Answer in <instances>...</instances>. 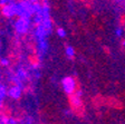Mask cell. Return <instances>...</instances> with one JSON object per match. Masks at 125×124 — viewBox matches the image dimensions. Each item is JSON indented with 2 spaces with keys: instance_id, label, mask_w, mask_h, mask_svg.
Masks as SVG:
<instances>
[{
  "instance_id": "6da1fadb",
  "label": "cell",
  "mask_w": 125,
  "mask_h": 124,
  "mask_svg": "<svg viewBox=\"0 0 125 124\" xmlns=\"http://www.w3.org/2000/svg\"><path fill=\"white\" fill-rule=\"evenodd\" d=\"M30 25V18H19L15 23V28L19 34H26Z\"/></svg>"
},
{
  "instance_id": "7a4b0ae2",
  "label": "cell",
  "mask_w": 125,
  "mask_h": 124,
  "mask_svg": "<svg viewBox=\"0 0 125 124\" xmlns=\"http://www.w3.org/2000/svg\"><path fill=\"white\" fill-rule=\"evenodd\" d=\"M75 87H76V83H75V80H74L73 77L67 76V77H65L62 79V88H64L66 94L73 95L74 90H75Z\"/></svg>"
},
{
  "instance_id": "3957f363",
  "label": "cell",
  "mask_w": 125,
  "mask_h": 124,
  "mask_svg": "<svg viewBox=\"0 0 125 124\" xmlns=\"http://www.w3.org/2000/svg\"><path fill=\"white\" fill-rule=\"evenodd\" d=\"M1 12L5 17L7 18H11L12 16L16 15V11H15V2L13 1H9L6 6H3L2 9H1Z\"/></svg>"
},
{
  "instance_id": "277c9868",
  "label": "cell",
  "mask_w": 125,
  "mask_h": 124,
  "mask_svg": "<svg viewBox=\"0 0 125 124\" xmlns=\"http://www.w3.org/2000/svg\"><path fill=\"white\" fill-rule=\"evenodd\" d=\"M49 33H50V31L47 30L44 26H37L36 30H35V35H36V37L39 39V41H40V40H45V37L49 34Z\"/></svg>"
},
{
  "instance_id": "5b68a950",
  "label": "cell",
  "mask_w": 125,
  "mask_h": 124,
  "mask_svg": "<svg viewBox=\"0 0 125 124\" xmlns=\"http://www.w3.org/2000/svg\"><path fill=\"white\" fill-rule=\"evenodd\" d=\"M9 95L12 98H19L21 95V87H19V86H17V85L12 86V87L9 90Z\"/></svg>"
},
{
  "instance_id": "8992f818",
  "label": "cell",
  "mask_w": 125,
  "mask_h": 124,
  "mask_svg": "<svg viewBox=\"0 0 125 124\" xmlns=\"http://www.w3.org/2000/svg\"><path fill=\"white\" fill-rule=\"evenodd\" d=\"M69 101L70 104L74 106V107H79L82 105V100L79 96H77L76 94H73V95L69 96Z\"/></svg>"
},
{
  "instance_id": "52a82bcc",
  "label": "cell",
  "mask_w": 125,
  "mask_h": 124,
  "mask_svg": "<svg viewBox=\"0 0 125 124\" xmlns=\"http://www.w3.org/2000/svg\"><path fill=\"white\" fill-rule=\"evenodd\" d=\"M38 48L42 53L47 52V49H48V44H47V41L46 40H40L39 41V45H38Z\"/></svg>"
},
{
  "instance_id": "ba28073f",
  "label": "cell",
  "mask_w": 125,
  "mask_h": 124,
  "mask_svg": "<svg viewBox=\"0 0 125 124\" xmlns=\"http://www.w3.org/2000/svg\"><path fill=\"white\" fill-rule=\"evenodd\" d=\"M6 96V88L2 85H0V107L2 105V100Z\"/></svg>"
},
{
  "instance_id": "9c48e42d",
  "label": "cell",
  "mask_w": 125,
  "mask_h": 124,
  "mask_svg": "<svg viewBox=\"0 0 125 124\" xmlns=\"http://www.w3.org/2000/svg\"><path fill=\"white\" fill-rule=\"evenodd\" d=\"M17 76H18L19 79H25V78L27 77V72L25 69H22V68H20V69L18 70V74H17Z\"/></svg>"
},
{
  "instance_id": "30bf717a",
  "label": "cell",
  "mask_w": 125,
  "mask_h": 124,
  "mask_svg": "<svg viewBox=\"0 0 125 124\" xmlns=\"http://www.w3.org/2000/svg\"><path fill=\"white\" fill-rule=\"evenodd\" d=\"M66 54H67L68 57H73L74 55H75V50H74V48L72 46H68L67 48H66Z\"/></svg>"
},
{
  "instance_id": "8fae6325",
  "label": "cell",
  "mask_w": 125,
  "mask_h": 124,
  "mask_svg": "<svg viewBox=\"0 0 125 124\" xmlns=\"http://www.w3.org/2000/svg\"><path fill=\"white\" fill-rule=\"evenodd\" d=\"M57 33H58V36H59V37H65L66 36V31L64 30L62 28H58Z\"/></svg>"
},
{
  "instance_id": "7c38bea8",
  "label": "cell",
  "mask_w": 125,
  "mask_h": 124,
  "mask_svg": "<svg viewBox=\"0 0 125 124\" xmlns=\"http://www.w3.org/2000/svg\"><path fill=\"white\" fill-rule=\"evenodd\" d=\"M115 34H116V36L121 37L122 36V34H123V29L122 28H116L115 29Z\"/></svg>"
},
{
  "instance_id": "4fadbf2b",
  "label": "cell",
  "mask_w": 125,
  "mask_h": 124,
  "mask_svg": "<svg viewBox=\"0 0 125 124\" xmlns=\"http://www.w3.org/2000/svg\"><path fill=\"white\" fill-rule=\"evenodd\" d=\"M1 65H3V66H8V65H9V60L6 59V58H2V59H1Z\"/></svg>"
},
{
  "instance_id": "5bb4252c",
  "label": "cell",
  "mask_w": 125,
  "mask_h": 124,
  "mask_svg": "<svg viewBox=\"0 0 125 124\" xmlns=\"http://www.w3.org/2000/svg\"><path fill=\"white\" fill-rule=\"evenodd\" d=\"M8 124H16V120L12 119V117H10L9 121H8Z\"/></svg>"
},
{
  "instance_id": "9a60e30c",
  "label": "cell",
  "mask_w": 125,
  "mask_h": 124,
  "mask_svg": "<svg viewBox=\"0 0 125 124\" xmlns=\"http://www.w3.org/2000/svg\"><path fill=\"white\" fill-rule=\"evenodd\" d=\"M123 45H124V46H125V40H124V41H123Z\"/></svg>"
}]
</instances>
